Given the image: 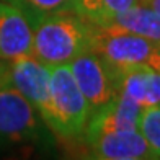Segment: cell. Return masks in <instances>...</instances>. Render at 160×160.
<instances>
[{"mask_svg": "<svg viewBox=\"0 0 160 160\" xmlns=\"http://www.w3.org/2000/svg\"><path fill=\"white\" fill-rule=\"evenodd\" d=\"M33 54V26L18 7L0 0V61Z\"/></svg>", "mask_w": 160, "mask_h": 160, "instance_id": "obj_9", "label": "cell"}, {"mask_svg": "<svg viewBox=\"0 0 160 160\" xmlns=\"http://www.w3.org/2000/svg\"><path fill=\"white\" fill-rule=\"evenodd\" d=\"M137 2H144V3H147V5H150L155 12H158V13H160V0H137Z\"/></svg>", "mask_w": 160, "mask_h": 160, "instance_id": "obj_16", "label": "cell"}, {"mask_svg": "<svg viewBox=\"0 0 160 160\" xmlns=\"http://www.w3.org/2000/svg\"><path fill=\"white\" fill-rule=\"evenodd\" d=\"M69 67L92 111L106 105L119 93L114 69L95 51L80 54L69 62Z\"/></svg>", "mask_w": 160, "mask_h": 160, "instance_id": "obj_4", "label": "cell"}, {"mask_svg": "<svg viewBox=\"0 0 160 160\" xmlns=\"http://www.w3.org/2000/svg\"><path fill=\"white\" fill-rule=\"evenodd\" d=\"M118 92L132 98L142 108L160 106V72L149 64L114 70Z\"/></svg>", "mask_w": 160, "mask_h": 160, "instance_id": "obj_10", "label": "cell"}, {"mask_svg": "<svg viewBox=\"0 0 160 160\" xmlns=\"http://www.w3.org/2000/svg\"><path fill=\"white\" fill-rule=\"evenodd\" d=\"M157 44V41L124 30L97 26L92 51L98 52L114 70H121L139 64H149Z\"/></svg>", "mask_w": 160, "mask_h": 160, "instance_id": "obj_3", "label": "cell"}, {"mask_svg": "<svg viewBox=\"0 0 160 160\" xmlns=\"http://www.w3.org/2000/svg\"><path fill=\"white\" fill-rule=\"evenodd\" d=\"M18 8L28 17V20L34 21L36 18L59 12H72L74 0H3Z\"/></svg>", "mask_w": 160, "mask_h": 160, "instance_id": "obj_13", "label": "cell"}, {"mask_svg": "<svg viewBox=\"0 0 160 160\" xmlns=\"http://www.w3.org/2000/svg\"><path fill=\"white\" fill-rule=\"evenodd\" d=\"M136 2L137 0H74L72 12L93 25L103 26L108 20L128 10Z\"/></svg>", "mask_w": 160, "mask_h": 160, "instance_id": "obj_12", "label": "cell"}, {"mask_svg": "<svg viewBox=\"0 0 160 160\" xmlns=\"http://www.w3.org/2000/svg\"><path fill=\"white\" fill-rule=\"evenodd\" d=\"M33 56L49 65L69 64L92 51L97 25L75 12L49 13L31 21Z\"/></svg>", "mask_w": 160, "mask_h": 160, "instance_id": "obj_1", "label": "cell"}, {"mask_svg": "<svg viewBox=\"0 0 160 160\" xmlns=\"http://www.w3.org/2000/svg\"><path fill=\"white\" fill-rule=\"evenodd\" d=\"M90 105L75 82L69 64L51 65V100L39 116L57 141L70 147H82Z\"/></svg>", "mask_w": 160, "mask_h": 160, "instance_id": "obj_2", "label": "cell"}, {"mask_svg": "<svg viewBox=\"0 0 160 160\" xmlns=\"http://www.w3.org/2000/svg\"><path fill=\"white\" fill-rule=\"evenodd\" d=\"M34 106L10 83L0 82V139L10 142H30L38 136Z\"/></svg>", "mask_w": 160, "mask_h": 160, "instance_id": "obj_5", "label": "cell"}, {"mask_svg": "<svg viewBox=\"0 0 160 160\" xmlns=\"http://www.w3.org/2000/svg\"><path fill=\"white\" fill-rule=\"evenodd\" d=\"M149 65H152L154 69H157V70L160 72V42L157 44V48H155V51H154V54H152V57H150Z\"/></svg>", "mask_w": 160, "mask_h": 160, "instance_id": "obj_15", "label": "cell"}, {"mask_svg": "<svg viewBox=\"0 0 160 160\" xmlns=\"http://www.w3.org/2000/svg\"><path fill=\"white\" fill-rule=\"evenodd\" d=\"M103 26H113L160 42V13L144 2H136L128 10L108 20Z\"/></svg>", "mask_w": 160, "mask_h": 160, "instance_id": "obj_11", "label": "cell"}, {"mask_svg": "<svg viewBox=\"0 0 160 160\" xmlns=\"http://www.w3.org/2000/svg\"><path fill=\"white\" fill-rule=\"evenodd\" d=\"M5 78H8V75H5V77H0V82H2V80H5Z\"/></svg>", "mask_w": 160, "mask_h": 160, "instance_id": "obj_18", "label": "cell"}, {"mask_svg": "<svg viewBox=\"0 0 160 160\" xmlns=\"http://www.w3.org/2000/svg\"><path fill=\"white\" fill-rule=\"evenodd\" d=\"M85 157L97 160H149L155 158L139 129L108 132L85 145Z\"/></svg>", "mask_w": 160, "mask_h": 160, "instance_id": "obj_8", "label": "cell"}, {"mask_svg": "<svg viewBox=\"0 0 160 160\" xmlns=\"http://www.w3.org/2000/svg\"><path fill=\"white\" fill-rule=\"evenodd\" d=\"M142 110L144 108L139 103H136L132 98H129L128 95L119 92L106 105L100 106L90 113L88 122H87L85 128L83 145L108 132L139 129Z\"/></svg>", "mask_w": 160, "mask_h": 160, "instance_id": "obj_6", "label": "cell"}, {"mask_svg": "<svg viewBox=\"0 0 160 160\" xmlns=\"http://www.w3.org/2000/svg\"><path fill=\"white\" fill-rule=\"evenodd\" d=\"M8 69H10V64H7L5 61H0V77L8 75Z\"/></svg>", "mask_w": 160, "mask_h": 160, "instance_id": "obj_17", "label": "cell"}, {"mask_svg": "<svg viewBox=\"0 0 160 160\" xmlns=\"http://www.w3.org/2000/svg\"><path fill=\"white\" fill-rule=\"evenodd\" d=\"M139 131L155 158H160V106H145L141 114Z\"/></svg>", "mask_w": 160, "mask_h": 160, "instance_id": "obj_14", "label": "cell"}, {"mask_svg": "<svg viewBox=\"0 0 160 160\" xmlns=\"http://www.w3.org/2000/svg\"><path fill=\"white\" fill-rule=\"evenodd\" d=\"M10 83L41 114L51 100V65L41 62L33 54L10 62Z\"/></svg>", "mask_w": 160, "mask_h": 160, "instance_id": "obj_7", "label": "cell"}]
</instances>
